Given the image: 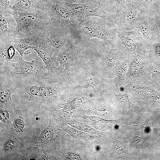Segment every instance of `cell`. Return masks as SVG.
<instances>
[{"label": "cell", "mask_w": 160, "mask_h": 160, "mask_svg": "<svg viewBox=\"0 0 160 160\" xmlns=\"http://www.w3.org/2000/svg\"><path fill=\"white\" fill-rule=\"evenodd\" d=\"M64 0V1L67 2L74 3V1H77V0Z\"/></svg>", "instance_id": "1f68e13d"}, {"label": "cell", "mask_w": 160, "mask_h": 160, "mask_svg": "<svg viewBox=\"0 0 160 160\" xmlns=\"http://www.w3.org/2000/svg\"><path fill=\"white\" fill-rule=\"evenodd\" d=\"M153 42L151 46V52L155 57H160V38L155 40Z\"/></svg>", "instance_id": "d4e9b609"}, {"label": "cell", "mask_w": 160, "mask_h": 160, "mask_svg": "<svg viewBox=\"0 0 160 160\" xmlns=\"http://www.w3.org/2000/svg\"><path fill=\"white\" fill-rule=\"evenodd\" d=\"M0 102L5 103L11 100L12 92L9 87L3 81L0 80Z\"/></svg>", "instance_id": "2e32d148"}, {"label": "cell", "mask_w": 160, "mask_h": 160, "mask_svg": "<svg viewBox=\"0 0 160 160\" xmlns=\"http://www.w3.org/2000/svg\"><path fill=\"white\" fill-rule=\"evenodd\" d=\"M15 124L18 129H23L24 123L22 120L19 119H17L15 121Z\"/></svg>", "instance_id": "f546056e"}, {"label": "cell", "mask_w": 160, "mask_h": 160, "mask_svg": "<svg viewBox=\"0 0 160 160\" xmlns=\"http://www.w3.org/2000/svg\"><path fill=\"white\" fill-rule=\"evenodd\" d=\"M117 35L121 42L129 52H135L143 48L145 42L137 29L129 31H122L117 30Z\"/></svg>", "instance_id": "8fae6325"}, {"label": "cell", "mask_w": 160, "mask_h": 160, "mask_svg": "<svg viewBox=\"0 0 160 160\" xmlns=\"http://www.w3.org/2000/svg\"><path fill=\"white\" fill-rule=\"evenodd\" d=\"M70 125L72 127L80 131H82L89 133H93L97 135H99L100 133L99 132L87 126L86 124L78 122L73 119L71 120Z\"/></svg>", "instance_id": "e0dca14e"}, {"label": "cell", "mask_w": 160, "mask_h": 160, "mask_svg": "<svg viewBox=\"0 0 160 160\" xmlns=\"http://www.w3.org/2000/svg\"><path fill=\"white\" fill-rule=\"evenodd\" d=\"M23 57L14 47L13 42H0V63L16 62Z\"/></svg>", "instance_id": "4fadbf2b"}, {"label": "cell", "mask_w": 160, "mask_h": 160, "mask_svg": "<svg viewBox=\"0 0 160 160\" xmlns=\"http://www.w3.org/2000/svg\"><path fill=\"white\" fill-rule=\"evenodd\" d=\"M117 7L115 19L119 17L125 10V0H114Z\"/></svg>", "instance_id": "cb8c5ba5"}, {"label": "cell", "mask_w": 160, "mask_h": 160, "mask_svg": "<svg viewBox=\"0 0 160 160\" xmlns=\"http://www.w3.org/2000/svg\"><path fill=\"white\" fill-rule=\"evenodd\" d=\"M82 103V100L79 97L74 98L71 102L66 103L62 107V109L66 111H70L79 107Z\"/></svg>", "instance_id": "44dd1931"}, {"label": "cell", "mask_w": 160, "mask_h": 160, "mask_svg": "<svg viewBox=\"0 0 160 160\" xmlns=\"http://www.w3.org/2000/svg\"><path fill=\"white\" fill-rule=\"evenodd\" d=\"M54 55L68 49L72 32L62 24L51 20L42 30Z\"/></svg>", "instance_id": "8992f818"}, {"label": "cell", "mask_w": 160, "mask_h": 160, "mask_svg": "<svg viewBox=\"0 0 160 160\" xmlns=\"http://www.w3.org/2000/svg\"><path fill=\"white\" fill-rule=\"evenodd\" d=\"M144 0L147 3L148 5L149 4V0Z\"/></svg>", "instance_id": "d6a6232c"}, {"label": "cell", "mask_w": 160, "mask_h": 160, "mask_svg": "<svg viewBox=\"0 0 160 160\" xmlns=\"http://www.w3.org/2000/svg\"><path fill=\"white\" fill-rule=\"evenodd\" d=\"M137 29L146 43H151L160 38L154 18L149 7L147 9L141 12L138 16Z\"/></svg>", "instance_id": "9c48e42d"}, {"label": "cell", "mask_w": 160, "mask_h": 160, "mask_svg": "<svg viewBox=\"0 0 160 160\" xmlns=\"http://www.w3.org/2000/svg\"><path fill=\"white\" fill-rule=\"evenodd\" d=\"M81 118L84 119L87 121L94 126H99L101 127L106 126L109 124L110 121H108L102 119L96 116H84Z\"/></svg>", "instance_id": "d6986e66"}, {"label": "cell", "mask_w": 160, "mask_h": 160, "mask_svg": "<svg viewBox=\"0 0 160 160\" xmlns=\"http://www.w3.org/2000/svg\"><path fill=\"white\" fill-rule=\"evenodd\" d=\"M149 9L152 12L160 35V10L153 4L149 3Z\"/></svg>", "instance_id": "ffe728a7"}, {"label": "cell", "mask_w": 160, "mask_h": 160, "mask_svg": "<svg viewBox=\"0 0 160 160\" xmlns=\"http://www.w3.org/2000/svg\"><path fill=\"white\" fill-rule=\"evenodd\" d=\"M38 9L39 4L36 0H15L10 10L20 12H32Z\"/></svg>", "instance_id": "9a60e30c"}, {"label": "cell", "mask_w": 160, "mask_h": 160, "mask_svg": "<svg viewBox=\"0 0 160 160\" xmlns=\"http://www.w3.org/2000/svg\"><path fill=\"white\" fill-rule=\"evenodd\" d=\"M6 11L16 20L17 24L16 38L24 37L28 32L32 30H42L51 20L48 15L40 9L32 12H17L10 9Z\"/></svg>", "instance_id": "277c9868"}, {"label": "cell", "mask_w": 160, "mask_h": 160, "mask_svg": "<svg viewBox=\"0 0 160 160\" xmlns=\"http://www.w3.org/2000/svg\"><path fill=\"white\" fill-rule=\"evenodd\" d=\"M125 10L115 19L117 29L129 31L137 29L138 13L148 8L144 0H125Z\"/></svg>", "instance_id": "ba28073f"}, {"label": "cell", "mask_w": 160, "mask_h": 160, "mask_svg": "<svg viewBox=\"0 0 160 160\" xmlns=\"http://www.w3.org/2000/svg\"><path fill=\"white\" fill-rule=\"evenodd\" d=\"M14 143L11 140H9L7 141L5 143L4 148L6 151H9L11 150L13 147Z\"/></svg>", "instance_id": "83f0119b"}, {"label": "cell", "mask_w": 160, "mask_h": 160, "mask_svg": "<svg viewBox=\"0 0 160 160\" xmlns=\"http://www.w3.org/2000/svg\"><path fill=\"white\" fill-rule=\"evenodd\" d=\"M71 55L68 49L57 55L55 57L60 65L56 72L62 77L68 78L70 70Z\"/></svg>", "instance_id": "5bb4252c"}, {"label": "cell", "mask_w": 160, "mask_h": 160, "mask_svg": "<svg viewBox=\"0 0 160 160\" xmlns=\"http://www.w3.org/2000/svg\"><path fill=\"white\" fill-rule=\"evenodd\" d=\"M116 28L88 17L79 20L73 32L87 41L93 37L104 40L111 44L112 48H115L121 43Z\"/></svg>", "instance_id": "7a4b0ae2"}, {"label": "cell", "mask_w": 160, "mask_h": 160, "mask_svg": "<svg viewBox=\"0 0 160 160\" xmlns=\"http://www.w3.org/2000/svg\"><path fill=\"white\" fill-rule=\"evenodd\" d=\"M101 0H95L87 3L76 4L67 2L74 16L79 20L90 16H95L113 22L112 17L103 9Z\"/></svg>", "instance_id": "30bf717a"}, {"label": "cell", "mask_w": 160, "mask_h": 160, "mask_svg": "<svg viewBox=\"0 0 160 160\" xmlns=\"http://www.w3.org/2000/svg\"><path fill=\"white\" fill-rule=\"evenodd\" d=\"M9 14L4 17L2 12L0 13V42H12L16 38L17 23L15 18Z\"/></svg>", "instance_id": "7c38bea8"}, {"label": "cell", "mask_w": 160, "mask_h": 160, "mask_svg": "<svg viewBox=\"0 0 160 160\" xmlns=\"http://www.w3.org/2000/svg\"><path fill=\"white\" fill-rule=\"evenodd\" d=\"M26 36L29 49L37 52L44 63L48 72L55 71L56 68L54 62V51L48 45L43 31L38 29L32 30L27 33Z\"/></svg>", "instance_id": "52a82bcc"}, {"label": "cell", "mask_w": 160, "mask_h": 160, "mask_svg": "<svg viewBox=\"0 0 160 160\" xmlns=\"http://www.w3.org/2000/svg\"><path fill=\"white\" fill-rule=\"evenodd\" d=\"M99 146H98L97 147H96V150H99Z\"/></svg>", "instance_id": "836d02e7"}, {"label": "cell", "mask_w": 160, "mask_h": 160, "mask_svg": "<svg viewBox=\"0 0 160 160\" xmlns=\"http://www.w3.org/2000/svg\"><path fill=\"white\" fill-rule=\"evenodd\" d=\"M8 111L4 110L1 111L0 114V118L1 120L4 122H6L9 119V115Z\"/></svg>", "instance_id": "4316f807"}, {"label": "cell", "mask_w": 160, "mask_h": 160, "mask_svg": "<svg viewBox=\"0 0 160 160\" xmlns=\"http://www.w3.org/2000/svg\"><path fill=\"white\" fill-rule=\"evenodd\" d=\"M39 8L45 12L51 20L57 22L73 32L75 25L71 22L74 16L67 2L63 0H38Z\"/></svg>", "instance_id": "5b68a950"}, {"label": "cell", "mask_w": 160, "mask_h": 160, "mask_svg": "<svg viewBox=\"0 0 160 160\" xmlns=\"http://www.w3.org/2000/svg\"><path fill=\"white\" fill-rule=\"evenodd\" d=\"M55 71L25 77L1 78L13 95L35 102L47 101L62 94L65 87Z\"/></svg>", "instance_id": "6da1fadb"}, {"label": "cell", "mask_w": 160, "mask_h": 160, "mask_svg": "<svg viewBox=\"0 0 160 160\" xmlns=\"http://www.w3.org/2000/svg\"><path fill=\"white\" fill-rule=\"evenodd\" d=\"M87 87L89 89H92L93 90L95 91H96L97 88L96 82L92 79H89L88 85Z\"/></svg>", "instance_id": "484cf974"}, {"label": "cell", "mask_w": 160, "mask_h": 160, "mask_svg": "<svg viewBox=\"0 0 160 160\" xmlns=\"http://www.w3.org/2000/svg\"><path fill=\"white\" fill-rule=\"evenodd\" d=\"M68 157L70 159L73 160L79 159L80 158V157L79 155L73 153H70L68 155Z\"/></svg>", "instance_id": "4dcf8cb0"}, {"label": "cell", "mask_w": 160, "mask_h": 160, "mask_svg": "<svg viewBox=\"0 0 160 160\" xmlns=\"http://www.w3.org/2000/svg\"><path fill=\"white\" fill-rule=\"evenodd\" d=\"M118 99L121 102H125L126 103L129 104V100L128 97L126 95H119L118 97Z\"/></svg>", "instance_id": "f1b7e54d"}, {"label": "cell", "mask_w": 160, "mask_h": 160, "mask_svg": "<svg viewBox=\"0 0 160 160\" xmlns=\"http://www.w3.org/2000/svg\"><path fill=\"white\" fill-rule=\"evenodd\" d=\"M0 77L12 78L25 77L48 72L46 66L37 55L31 61L24 60L23 58L16 62L0 63Z\"/></svg>", "instance_id": "3957f363"}, {"label": "cell", "mask_w": 160, "mask_h": 160, "mask_svg": "<svg viewBox=\"0 0 160 160\" xmlns=\"http://www.w3.org/2000/svg\"><path fill=\"white\" fill-rule=\"evenodd\" d=\"M65 130L73 138L76 139L89 140L92 137L89 134L79 131L69 126L67 127Z\"/></svg>", "instance_id": "ac0fdd59"}, {"label": "cell", "mask_w": 160, "mask_h": 160, "mask_svg": "<svg viewBox=\"0 0 160 160\" xmlns=\"http://www.w3.org/2000/svg\"><path fill=\"white\" fill-rule=\"evenodd\" d=\"M15 0H0V12L11 9Z\"/></svg>", "instance_id": "603a6c76"}, {"label": "cell", "mask_w": 160, "mask_h": 160, "mask_svg": "<svg viewBox=\"0 0 160 160\" xmlns=\"http://www.w3.org/2000/svg\"><path fill=\"white\" fill-rule=\"evenodd\" d=\"M53 134L52 129L49 127L43 131L38 138V141L40 143H44L52 137Z\"/></svg>", "instance_id": "7402d4cb"}]
</instances>
